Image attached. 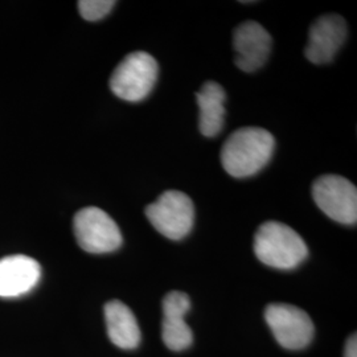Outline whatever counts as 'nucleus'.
Instances as JSON below:
<instances>
[{"mask_svg": "<svg viewBox=\"0 0 357 357\" xmlns=\"http://www.w3.org/2000/svg\"><path fill=\"white\" fill-rule=\"evenodd\" d=\"M275 139L268 130L243 128L234 131L222 146L221 163L233 178H249L268 165Z\"/></svg>", "mask_w": 357, "mask_h": 357, "instance_id": "1", "label": "nucleus"}, {"mask_svg": "<svg viewBox=\"0 0 357 357\" xmlns=\"http://www.w3.org/2000/svg\"><path fill=\"white\" fill-rule=\"evenodd\" d=\"M255 253L270 268L291 270L306 259L308 248L293 228L278 221H268L255 233Z\"/></svg>", "mask_w": 357, "mask_h": 357, "instance_id": "2", "label": "nucleus"}, {"mask_svg": "<svg viewBox=\"0 0 357 357\" xmlns=\"http://www.w3.org/2000/svg\"><path fill=\"white\" fill-rule=\"evenodd\" d=\"M159 75V65L151 54L134 52L115 68L110 89L121 100L139 102L150 96Z\"/></svg>", "mask_w": 357, "mask_h": 357, "instance_id": "3", "label": "nucleus"}, {"mask_svg": "<svg viewBox=\"0 0 357 357\" xmlns=\"http://www.w3.org/2000/svg\"><path fill=\"white\" fill-rule=\"evenodd\" d=\"M77 243L91 255L112 253L122 245V233L114 220L97 206L78 211L73 220Z\"/></svg>", "mask_w": 357, "mask_h": 357, "instance_id": "4", "label": "nucleus"}, {"mask_svg": "<svg viewBox=\"0 0 357 357\" xmlns=\"http://www.w3.org/2000/svg\"><path fill=\"white\" fill-rule=\"evenodd\" d=\"M146 216L155 229L169 240H183L191 233L195 206L190 196L180 191H167L147 205Z\"/></svg>", "mask_w": 357, "mask_h": 357, "instance_id": "5", "label": "nucleus"}, {"mask_svg": "<svg viewBox=\"0 0 357 357\" xmlns=\"http://www.w3.org/2000/svg\"><path fill=\"white\" fill-rule=\"evenodd\" d=\"M312 197L327 216L344 225L357 221V190L339 175H323L312 185Z\"/></svg>", "mask_w": 357, "mask_h": 357, "instance_id": "6", "label": "nucleus"}, {"mask_svg": "<svg viewBox=\"0 0 357 357\" xmlns=\"http://www.w3.org/2000/svg\"><path fill=\"white\" fill-rule=\"evenodd\" d=\"M265 319L280 344L291 351L306 348L314 337V324L306 311L287 303L266 307Z\"/></svg>", "mask_w": 357, "mask_h": 357, "instance_id": "7", "label": "nucleus"}, {"mask_svg": "<svg viewBox=\"0 0 357 357\" xmlns=\"http://www.w3.org/2000/svg\"><path fill=\"white\" fill-rule=\"evenodd\" d=\"M347 38V24L339 15H323L318 17L308 32L306 57L315 65L331 63Z\"/></svg>", "mask_w": 357, "mask_h": 357, "instance_id": "8", "label": "nucleus"}, {"mask_svg": "<svg viewBox=\"0 0 357 357\" xmlns=\"http://www.w3.org/2000/svg\"><path fill=\"white\" fill-rule=\"evenodd\" d=\"M271 36L257 22H245L233 33L236 65L246 73L261 69L268 61L271 51Z\"/></svg>", "mask_w": 357, "mask_h": 357, "instance_id": "9", "label": "nucleus"}, {"mask_svg": "<svg viewBox=\"0 0 357 357\" xmlns=\"http://www.w3.org/2000/svg\"><path fill=\"white\" fill-rule=\"evenodd\" d=\"M41 266L28 255H8L0 259V298H17L36 287Z\"/></svg>", "mask_w": 357, "mask_h": 357, "instance_id": "10", "label": "nucleus"}, {"mask_svg": "<svg viewBox=\"0 0 357 357\" xmlns=\"http://www.w3.org/2000/svg\"><path fill=\"white\" fill-rule=\"evenodd\" d=\"M190 308L191 299L185 293L171 291L163 299L162 337L172 351L187 349L193 342L192 330L184 319Z\"/></svg>", "mask_w": 357, "mask_h": 357, "instance_id": "11", "label": "nucleus"}, {"mask_svg": "<svg viewBox=\"0 0 357 357\" xmlns=\"http://www.w3.org/2000/svg\"><path fill=\"white\" fill-rule=\"evenodd\" d=\"M107 335L113 344L122 349H134L141 343V330L132 311L121 301L105 305Z\"/></svg>", "mask_w": 357, "mask_h": 357, "instance_id": "12", "label": "nucleus"}, {"mask_svg": "<svg viewBox=\"0 0 357 357\" xmlns=\"http://www.w3.org/2000/svg\"><path fill=\"white\" fill-rule=\"evenodd\" d=\"M199 105V128L204 137L212 138L220 134L225 119V90L215 81H208L196 94Z\"/></svg>", "mask_w": 357, "mask_h": 357, "instance_id": "13", "label": "nucleus"}, {"mask_svg": "<svg viewBox=\"0 0 357 357\" xmlns=\"http://www.w3.org/2000/svg\"><path fill=\"white\" fill-rule=\"evenodd\" d=\"M113 0H79L78 10L81 16L88 22L101 20L113 10Z\"/></svg>", "mask_w": 357, "mask_h": 357, "instance_id": "14", "label": "nucleus"}, {"mask_svg": "<svg viewBox=\"0 0 357 357\" xmlns=\"http://www.w3.org/2000/svg\"><path fill=\"white\" fill-rule=\"evenodd\" d=\"M345 357H357V337L354 333L345 345Z\"/></svg>", "mask_w": 357, "mask_h": 357, "instance_id": "15", "label": "nucleus"}]
</instances>
